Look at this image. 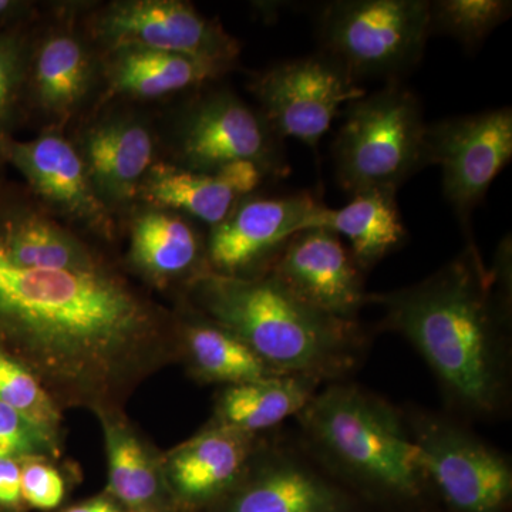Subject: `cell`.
<instances>
[{
    "instance_id": "obj_1",
    "label": "cell",
    "mask_w": 512,
    "mask_h": 512,
    "mask_svg": "<svg viewBox=\"0 0 512 512\" xmlns=\"http://www.w3.org/2000/svg\"><path fill=\"white\" fill-rule=\"evenodd\" d=\"M0 352L57 406L126 410L133 394L180 362L177 316L107 258L86 269L13 261L0 248Z\"/></svg>"
},
{
    "instance_id": "obj_2",
    "label": "cell",
    "mask_w": 512,
    "mask_h": 512,
    "mask_svg": "<svg viewBox=\"0 0 512 512\" xmlns=\"http://www.w3.org/2000/svg\"><path fill=\"white\" fill-rule=\"evenodd\" d=\"M511 279L510 239L491 269L467 242L423 281L367 298L382 309L377 330L413 346L436 377L444 412L467 423L510 416Z\"/></svg>"
},
{
    "instance_id": "obj_3",
    "label": "cell",
    "mask_w": 512,
    "mask_h": 512,
    "mask_svg": "<svg viewBox=\"0 0 512 512\" xmlns=\"http://www.w3.org/2000/svg\"><path fill=\"white\" fill-rule=\"evenodd\" d=\"M295 421L313 456L370 511L439 507L402 407L340 380L323 384Z\"/></svg>"
},
{
    "instance_id": "obj_4",
    "label": "cell",
    "mask_w": 512,
    "mask_h": 512,
    "mask_svg": "<svg viewBox=\"0 0 512 512\" xmlns=\"http://www.w3.org/2000/svg\"><path fill=\"white\" fill-rule=\"evenodd\" d=\"M180 301L234 333L276 375L349 380L372 346L365 323L305 305L269 275L234 278L207 271L181 289Z\"/></svg>"
},
{
    "instance_id": "obj_5",
    "label": "cell",
    "mask_w": 512,
    "mask_h": 512,
    "mask_svg": "<svg viewBox=\"0 0 512 512\" xmlns=\"http://www.w3.org/2000/svg\"><path fill=\"white\" fill-rule=\"evenodd\" d=\"M333 143L340 187L349 194L367 188L399 190L427 163V127L419 97L400 82L345 107Z\"/></svg>"
},
{
    "instance_id": "obj_6",
    "label": "cell",
    "mask_w": 512,
    "mask_h": 512,
    "mask_svg": "<svg viewBox=\"0 0 512 512\" xmlns=\"http://www.w3.org/2000/svg\"><path fill=\"white\" fill-rule=\"evenodd\" d=\"M402 407L444 512H512V461L467 421L417 404Z\"/></svg>"
},
{
    "instance_id": "obj_7",
    "label": "cell",
    "mask_w": 512,
    "mask_h": 512,
    "mask_svg": "<svg viewBox=\"0 0 512 512\" xmlns=\"http://www.w3.org/2000/svg\"><path fill=\"white\" fill-rule=\"evenodd\" d=\"M429 0H336L318 16L322 53L359 80L399 82L423 59Z\"/></svg>"
},
{
    "instance_id": "obj_8",
    "label": "cell",
    "mask_w": 512,
    "mask_h": 512,
    "mask_svg": "<svg viewBox=\"0 0 512 512\" xmlns=\"http://www.w3.org/2000/svg\"><path fill=\"white\" fill-rule=\"evenodd\" d=\"M204 512H372L320 464L296 431H269L242 476Z\"/></svg>"
},
{
    "instance_id": "obj_9",
    "label": "cell",
    "mask_w": 512,
    "mask_h": 512,
    "mask_svg": "<svg viewBox=\"0 0 512 512\" xmlns=\"http://www.w3.org/2000/svg\"><path fill=\"white\" fill-rule=\"evenodd\" d=\"M426 143L427 163L441 168L444 197L467 242H474V211L512 158V110L501 107L429 124Z\"/></svg>"
},
{
    "instance_id": "obj_10",
    "label": "cell",
    "mask_w": 512,
    "mask_h": 512,
    "mask_svg": "<svg viewBox=\"0 0 512 512\" xmlns=\"http://www.w3.org/2000/svg\"><path fill=\"white\" fill-rule=\"evenodd\" d=\"M251 90L276 136L295 138L315 150L340 109L366 94L322 52L269 67L255 77Z\"/></svg>"
},
{
    "instance_id": "obj_11",
    "label": "cell",
    "mask_w": 512,
    "mask_h": 512,
    "mask_svg": "<svg viewBox=\"0 0 512 512\" xmlns=\"http://www.w3.org/2000/svg\"><path fill=\"white\" fill-rule=\"evenodd\" d=\"M177 154L185 170L212 173L237 161L258 164L268 175L289 173L282 140L234 93L205 94L185 110L177 131Z\"/></svg>"
},
{
    "instance_id": "obj_12",
    "label": "cell",
    "mask_w": 512,
    "mask_h": 512,
    "mask_svg": "<svg viewBox=\"0 0 512 512\" xmlns=\"http://www.w3.org/2000/svg\"><path fill=\"white\" fill-rule=\"evenodd\" d=\"M325 210L311 192L242 198L224 221L211 227L205 241L208 269L234 278L265 275L296 234L320 227Z\"/></svg>"
},
{
    "instance_id": "obj_13",
    "label": "cell",
    "mask_w": 512,
    "mask_h": 512,
    "mask_svg": "<svg viewBox=\"0 0 512 512\" xmlns=\"http://www.w3.org/2000/svg\"><path fill=\"white\" fill-rule=\"evenodd\" d=\"M109 52L127 47L164 50L232 66L239 45L220 23L180 0H123L110 3L93 23Z\"/></svg>"
},
{
    "instance_id": "obj_14",
    "label": "cell",
    "mask_w": 512,
    "mask_h": 512,
    "mask_svg": "<svg viewBox=\"0 0 512 512\" xmlns=\"http://www.w3.org/2000/svg\"><path fill=\"white\" fill-rule=\"evenodd\" d=\"M265 275L316 311L357 322L367 306L365 272L335 232L311 228L282 249Z\"/></svg>"
},
{
    "instance_id": "obj_15",
    "label": "cell",
    "mask_w": 512,
    "mask_h": 512,
    "mask_svg": "<svg viewBox=\"0 0 512 512\" xmlns=\"http://www.w3.org/2000/svg\"><path fill=\"white\" fill-rule=\"evenodd\" d=\"M0 161L18 170L37 197L64 217L113 238L109 207L94 190L79 150L59 134L33 140L0 136Z\"/></svg>"
},
{
    "instance_id": "obj_16",
    "label": "cell",
    "mask_w": 512,
    "mask_h": 512,
    "mask_svg": "<svg viewBox=\"0 0 512 512\" xmlns=\"http://www.w3.org/2000/svg\"><path fill=\"white\" fill-rule=\"evenodd\" d=\"M207 423L161 461L178 512H204L234 487L262 437Z\"/></svg>"
},
{
    "instance_id": "obj_17",
    "label": "cell",
    "mask_w": 512,
    "mask_h": 512,
    "mask_svg": "<svg viewBox=\"0 0 512 512\" xmlns=\"http://www.w3.org/2000/svg\"><path fill=\"white\" fill-rule=\"evenodd\" d=\"M96 417L107 460L104 493L124 512H178L165 481L163 451L154 446L126 410Z\"/></svg>"
},
{
    "instance_id": "obj_18",
    "label": "cell",
    "mask_w": 512,
    "mask_h": 512,
    "mask_svg": "<svg viewBox=\"0 0 512 512\" xmlns=\"http://www.w3.org/2000/svg\"><path fill=\"white\" fill-rule=\"evenodd\" d=\"M266 177L268 174L251 161H237L212 173L157 164L151 165L141 181L138 195L157 207L183 211L215 227Z\"/></svg>"
},
{
    "instance_id": "obj_19",
    "label": "cell",
    "mask_w": 512,
    "mask_h": 512,
    "mask_svg": "<svg viewBox=\"0 0 512 512\" xmlns=\"http://www.w3.org/2000/svg\"><path fill=\"white\" fill-rule=\"evenodd\" d=\"M128 265L157 288L184 289L210 271L207 247L197 231L171 212L148 210L131 227Z\"/></svg>"
},
{
    "instance_id": "obj_20",
    "label": "cell",
    "mask_w": 512,
    "mask_h": 512,
    "mask_svg": "<svg viewBox=\"0 0 512 512\" xmlns=\"http://www.w3.org/2000/svg\"><path fill=\"white\" fill-rule=\"evenodd\" d=\"M104 204L134 200L153 164L154 138L141 121L110 119L86 131L79 150Z\"/></svg>"
},
{
    "instance_id": "obj_21",
    "label": "cell",
    "mask_w": 512,
    "mask_h": 512,
    "mask_svg": "<svg viewBox=\"0 0 512 512\" xmlns=\"http://www.w3.org/2000/svg\"><path fill=\"white\" fill-rule=\"evenodd\" d=\"M174 312L180 348L178 363L195 382L225 387L276 375L234 333L187 303L180 301Z\"/></svg>"
},
{
    "instance_id": "obj_22",
    "label": "cell",
    "mask_w": 512,
    "mask_h": 512,
    "mask_svg": "<svg viewBox=\"0 0 512 512\" xmlns=\"http://www.w3.org/2000/svg\"><path fill=\"white\" fill-rule=\"evenodd\" d=\"M322 386L315 377L275 375L220 387L208 421L261 436L281 429L286 420L295 419Z\"/></svg>"
},
{
    "instance_id": "obj_23",
    "label": "cell",
    "mask_w": 512,
    "mask_h": 512,
    "mask_svg": "<svg viewBox=\"0 0 512 512\" xmlns=\"http://www.w3.org/2000/svg\"><path fill=\"white\" fill-rule=\"evenodd\" d=\"M92 82V57L72 33H52L30 47L26 96L49 119L72 116Z\"/></svg>"
},
{
    "instance_id": "obj_24",
    "label": "cell",
    "mask_w": 512,
    "mask_h": 512,
    "mask_svg": "<svg viewBox=\"0 0 512 512\" xmlns=\"http://www.w3.org/2000/svg\"><path fill=\"white\" fill-rule=\"evenodd\" d=\"M393 188L379 187L355 192L342 208L326 207L320 228L348 238L350 254L363 272L375 268L397 251L407 238Z\"/></svg>"
},
{
    "instance_id": "obj_25",
    "label": "cell",
    "mask_w": 512,
    "mask_h": 512,
    "mask_svg": "<svg viewBox=\"0 0 512 512\" xmlns=\"http://www.w3.org/2000/svg\"><path fill=\"white\" fill-rule=\"evenodd\" d=\"M229 67L232 66L181 53L127 47L111 50L106 74L116 93L158 99L210 82Z\"/></svg>"
},
{
    "instance_id": "obj_26",
    "label": "cell",
    "mask_w": 512,
    "mask_h": 512,
    "mask_svg": "<svg viewBox=\"0 0 512 512\" xmlns=\"http://www.w3.org/2000/svg\"><path fill=\"white\" fill-rule=\"evenodd\" d=\"M507 0H434L430 2V36L446 35L466 50H476L491 32L511 18Z\"/></svg>"
},
{
    "instance_id": "obj_27",
    "label": "cell",
    "mask_w": 512,
    "mask_h": 512,
    "mask_svg": "<svg viewBox=\"0 0 512 512\" xmlns=\"http://www.w3.org/2000/svg\"><path fill=\"white\" fill-rule=\"evenodd\" d=\"M0 402L64 441L63 410L18 360L0 352Z\"/></svg>"
},
{
    "instance_id": "obj_28",
    "label": "cell",
    "mask_w": 512,
    "mask_h": 512,
    "mask_svg": "<svg viewBox=\"0 0 512 512\" xmlns=\"http://www.w3.org/2000/svg\"><path fill=\"white\" fill-rule=\"evenodd\" d=\"M30 45L23 30L0 32V136H12L28 82Z\"/></svg>"
},
{
    "instance_id": "obj_29",
    "label": "cell",
    "mask_w": 512,
    "mask_h": 512,
    "mask_svg": "<svg viewBox=\"0 0 512 512\" xmlns=\"http://www.w3.org/2000/svg\"><path fill=\"white\" fill-rule=\"evenodd\" d=\"M62 461L45 457H32L22 460V500L26 510L53 512L64 505L74 478L79 471L73 467L60 466Z\"/></svg>"
},
{
    "instance_id": "obj_30",
    "label": "cell",
    "mask_w": 512,
    "mask_h": 512,
    "mask_svg": "<svg viewBox=\"0 0 512 512\" xmlns=\"http://www.w3.org/2000/svg\"><path fill=\"white\" fill-rule=\"evenodd\" d=\"M32 457L62 461L64 441L0 402V458Z\"/></svg>"
},
{
    "instance_id": "obj_31",
    "label": "cell",
    "mask_w": 512,
    "mask_h": 512,
    "mask_svg": "<svg viewBox=\"0 0 512 512\" xmlns=\"http://www.w3.org/2000/svg\"><path fill=\"white\" fill-rule=\"evenodd\" d=\"M22 460L0 458V510L29 512L22 500Z\"/></svg>"
},
{
    "instance_id": "obj_32",
    "label": "cell",
    "mask_w": 512,
    "mask_h": 512,
    "mask_svg": "<svg viewBox=\"0 0 512 512\" xmlns=\"http://www.w3.org/2000/svg\"><path fill=\"white\" fill-rule=\"evenodd\" d=\"M53 512H124L119 504L109 494L101 491L87 500L79 501L76 504L63 505L62 508Z\"/></svg>"
},
{
    "instance_id": "obj_33",
    "label": "cell",
    "mask_w": 512,
    "mask_h": 512,
    "mask_svg": "<svg viewBox=\"0 0 512 512\" xmlns=\"http://www.w3.org/2000/svg\"><path fill=\"white\" fill-rule=\"evenodd\" d=\"M30 3L19 0H0V32L20 28V22L26 18Z\"/></svg>"
},
{
    "instance_id": "obj_34",
    "label": "cell",
    "mask_w": 512,
    "mask_h": 512,
    "mask_svg": "<svg viewBox=\"0 0 512 512\" xmlns=\"http://www.w3.org/2000/svg\"><path fill=\"white\" fill-rule=\"evenodd\" d=\"M421 512H444V511L441 510L440 507H433V508H429V510L421 511Z\"/></svg>"
},
{
    "instance_id": "obj_35",
    "label": "cell",
    "mask_w": 512,
    "mask_h": 512,
    "mask_svg": "<svg viewBox=\"0 0 512 512\" xmlns=\"http://www.w3.org/2000/svg\"><path fill=\"white\" fill-rule=\"evenodd\" d=\"M0 512H6V511H2V510H0Z\"/></svg>"
}]
</instances>
